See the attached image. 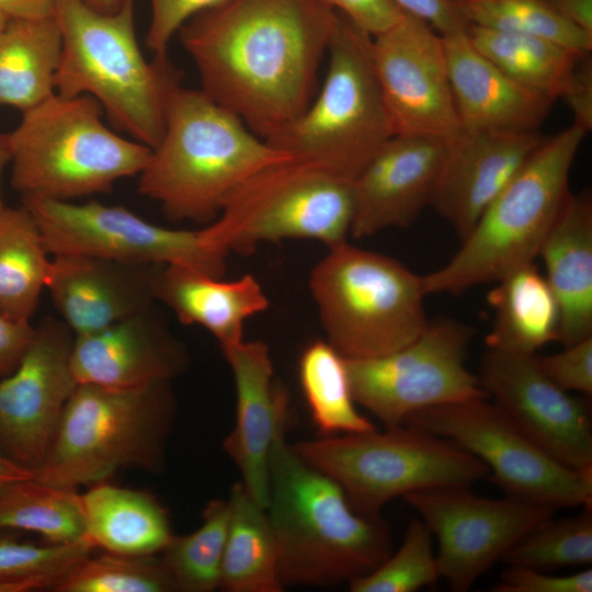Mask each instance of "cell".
<instances>
[{"mask_svg": "<svg viewBox=\"0 0 592 592\" xmlns=\"http://www.w3.org/2000/svg\"><path fill=\"white\" fill-rule=\"evenodd\" d=\"M88 5L100 12H114L124 2V0H83Z\"/></svg>", "mask_w": 592, "mask_h": 592, "instance_id": "obj_52", "label": "cell"}, {"mask_svg": "<svg viewBox=\"0 0 592 592\" xmlns=\"http://www.w3.org/2000/svg\"><path fill=\"white\" fill-rule=\"evenodd\" d=\"M102 114L90 95L58 93L22 112L9 133L11 184L22 197L71 201L139 175L152 149L116 134Z\"/></svg>", "mask_w": 592, "mask_h": 592, "instance_id": "obj_7", "label": "cell"}, {"mask_svg": "<svg viewBox=\"0 0 592 592\" xmlns=\"http://www.w3.org/2000/svg\"><path fill=\"white\" fill-rule=\"evenodd\" d=\"M571 124L540 145L487 206L452 259L422 275L426 295L459 294L496 283L534 262L570 191V173L585 137Z\"/></svg>", "mask_w": 592, "mask_h": 592, "instance_id": "obj_5", "label": "cell"}, {"mask_svg": "<svg viewBox=\"0 0 592 592\" xmlns=\"http://www.w3.org/2000/svg\"><path fill=\"white\" fill-rule=\"evenodd\" d=\"M568 23L592 36V0H548Z\"/></svg>", "mask_w": 592, "mask_h": 592, "instance_id": "obj_49", "label": "cell"}, {"mask_svg": "<svg viewBox=\"0 0 592 592\" xmlns=\"http://www.w3.org/2000/svg\"><path fill=\"white\" fill-rule=\"evenodd\" d=\"M33 470L26 468L0 454V488L20 479L30 478Z\"/></svg>", "mask_w": 592, "mask_h": 592, "instance_id": "obj_50", "label": "cell"}, {"mask_svg": "<svg viewBox=\"0 0 592 592\" xmlns=\"http://www.w3.org/2000/svg\"><path fill=\"white\" fill-rule=\"evenodd\" d=\"M228 523V500L214 499L205 506L198 528L172 535L160 559L175 592H210L219 588Z\"/></svg>", "mask_w": 592, "mask_h": 592, "instance_id": "obj_35", "label": "cell"}, {"mask_svg": "<svg viewBox=\"0 0 592 592\" xmlns=\"http://www.w3.org/2000/svg\"><path fill=\"white\" fill-rule=\"evenodd\" d=\"M38 226L24 206L0 215V314L30 321L46 288L50 265Z\"/></svg>", "mask_w": 592, "mask_h": 592, "instance_id": "obj_32", "label": "cell"}, {"mask_svg": "<svg viewBox=\"0 0 592 592\" xmlns=\"http://www.w3.org/2000/svg\"><path fill=\"white\" fill-rule=\"evenodd\" d=\"M309 288L327 341L345 358L390 353L429 325L422 275L399 261L349 241L328 248Z\"/></svg>", "mask_w": 592, "mask_h": 592, "instance_id": "obj_9", "label": "cell"}, {"mask_svg": "<svg viewBox=\"0 0 592 592\" xmlns=\"http://www.w3.org/2000/svg\"><path fill=\"white\" fill-rule=\"evenodd\" d=\"M375 37L398 22L402 11L394 0H320Z\"/></svg>", "mask_w": 592, "mask_h": 592, "instance_id": "obj_44", "label": "cell"}, {"mask_svg": "<svg viewBox=\"0 0 592 592\" xmlns=\"http://www.w3.org/2000/svg\"><path fill=\"white\" fill-rule=\"evenodd\" d=\"M473 338L470 326L437 318L390 353L345 358L355 402L391 428L428 408L488 398L478 376L466 366Z\"/></svg>", "mask_w": 592, "mask_h": 592, "instance_id": "obj_13", "label": "cell"}, {"mask_svg": "<svg viewBox=\"0 0 592 592\" xmlns=\"http://www.w3.org/2000/svg\"><path fill=\"white\" fill-rule=\"evenodd\" d=\"M228 503L219 588L227 592H282L278 549L265 508L240 481L232 486Z\"/></svg>", "mask_w": 592, "mask_h": 592, "instance_id": "obj_30", "label": "cell"}, {"mask_svg": "<svg viewBox=\"0 0 592 592\" xmlns=\"http://www.w3.org/2000/svg\"><path fill=\"white\" fill-rule=\"evenodd\" d=\"M403 424L448 439L477 457L506 496L555 511L591 508L592 471L576 470L554 458L489 398L428 408Z\"/></svg>", "mask_w": 592, "mask_h": 592, "instance_id": "obj_12", "label": "cell"}, {"mask_svg": "<svg viewBox=\"0 0 592 592\" xmlns=\"http://www.w3.org/2000/svg\"><path fill=\"white\" fill-rule=\"evenodd\" d=\"M174 415L170 383L135 389L78 384L33 477L77 489L122 469L159 474Z\"/></svg>", "mask_w": 592, "mask_h": 592, "instance_id": "obj_6", "label": "cell"}, {"mask_svg": "<svg viewBox=\"0 0 592 592\" xmlns=\"http://www.w3.org/2000/svg\"><path fill=\"white\" fill-rule=\"evenodd\" d=\"M50 255L87 254L141 264H182L223 277L227 255L197 230L151 224L121 206L22 197Z\"/></svg>", "mask_w": 592, "mask_h": 592, "instance_id": "obj_14", "label": "cell"}, {"mask_svg": "<svg viewBox=\"0 0 592 592\" xmlns=\"http://www.w3.org/2000/svg\"><path fill=\"white\" fill-rule=\"evenodd\" d=\"M337 19L320 0H225L177 36L201 90L266 140L314 99Z\"/></svg>", "mask_w": 592, "mask_h": 592, "instance_id": "obj_1", "label": "cell"}, {"mask_svg": "<svg viewBox=\"0 0 592 592\" xmlns=\"http://www.w3.org/2000/svg\"><path fill=\"white\" fill-rule=\"evenodd\" d=\"M478 379L502 412L566 466L592 471V429L582 402L557 386L536 354L487 349Z\"/></svg>", "mask_w": 592, "mask_h": 592, "instance_id": "obj_18", "label": "cell"}, {"mask_svg": "<svg viewBox=\"0 0 592 592\" xmlns=\"http://www.w3.org/2000/svg\"><path fill=\"white\" fill-rule=\"evenodd\" d=\"M56 592H175L160 557L91 555L54 589Z\"/></svg>", "mask_w": 592, "mask_h": 592, "instance_id": "obj_39", "label": "cell"}, {"mask_svg": "<svg viewBox=\"0 0 592 592\" xmlns=\"http://www.w3.org/2000/svg\"><path fill=\"white\" fill-rule=\"evenodd\" d=\"M11 160L10 139L9 134H0V215L5 208L1 192L2 173L8 163Z\"/></svg>", "mask_w": 592, "mask_h": 592, "instance_id": "obj_51", "label": "cell"}, {"mask_svg": "<svg viewBox=\"0 0 592 592\" xmlns=\"http://www.w3.org/2000/svg\"><path fill=\"white\" fill-rule=\"evenodd\" d=\"M59 0H0V13L8 20L54 18Z\"/></svg>", "mask_w": 592, "mask_h": 592, "instance_id": "obj_48", "label": "cell"}, {"mask_svg": "<svg viewBox=\"0 0 592 592\" xmlns=\"http://www.w3.org/2000/svg\"><path fill=\"white\" fill-rule=\"evenodd\" d=\"M465 32L471 45L504 73L551 101L561 98L577 64L585 56L538 36L470 24Z\"/></svg>", "mask_w": 592, "mask_h": 592, "instance_id": "obj_31", "label": "cell"}, {"mask_svg": "<svg viewBox=\"0 0 592 592\" xmlns=\"http://www.w3.org/2000/svg\"><path fill=\"white\" fill-rule=\"evenodd\" d=\"M60 55L54 18L8 20L0 29V106L24 112L56 93Z\"/></svg>", "mask_w": 592, "mask_h": 592, "instance_id": "obj_29", "label": "cell"}, {"mask_svg": "<svg viewBox=\"0 0 592 592\" xmlns=\"http://www.w3.org/2000/svg\"><path fill=\"white\" fill-rule=\"evenodd\" d=\"M0 531L31 532L62 544L86 537L77 489L42 482L33 476L0 488Z\"/></svg>", "mask_w": 592, "mask_h": 592, "instance_id": "obj_33", "label": "cell"}, {"mask_svg": "<svg viewBox=\"0 0 592 592\" xmlns=\"http://www.w3.org/2000/svg\"><path fill=\"white\" fill-rule=\"evenodd\" d=\"M433 535L420 517L412 519L398 550L372 572L349 582L352 592H414L440 579Z\"/></svg>", "mask_w": 592, "mask_h": 592, "instance_id": "obj_40", "label": "cell"}, {"mask_svg": "<svg viewBox=\"0 0 592 592\" xmlns=\"http://www.w3.org/2000/svg\"><path fill=\"white\" fill-rule=\"evenodd\" d=\"M232 372L236 420L223 447L238 467L248 494L266 508L269 463L276 432L288 419V394L273 382V363L262 341H246L221 348Z\"/></svg>", "mask_w": 592, "mask_h": 592, "instance_id": "obj_22", "label": "cell"}, {"mask_svg": "<svg viewBox=\"0 0 592 592\" xmlns=\"http://www.w3.org/2000/svg\"><path fill=\"white\" fill-rule=\"evenodd\" d=\"M73 337L64 321L45 319L18 367L0 378V454L32 470L46 456L77 386Z\"/></svg>", "mask_w": 592, "mask_h": 592, "instance_id": "obj_17", "label": "cell"}, {"mask_svg": "<svg viewBox=\"0 0 592 592\" xmlns=\"http://www.w3.org/2000/svg\"><path fill=\"white\" fill-rule=\"evenodd\" d=\"M54 19L61 36L55 92L92 96L115 129L153 149L181 75L167 55L144 57L134 0L109 13L83 0H59Z\"/></svg>", "mask_w": 592, "mask_h": 592, "instance_id": "obj_4", "label": "cell"}, {"mask_svg": "<svg viewBox=\"0 0 592 592\" xmlns=\"http://www.w3.org/2000/svg\"><path fill=\"white\" fill-rule=\"evenodd\" d=\"M466 24L538 36L581 55L591 53L592 36L562 19L548 0H453Z\"/></svg>", "mask_w": 592, "mask_h": 592, "instance_id": "obj_36", "label": "cell"}, {"mask_svg": "<svg viewBox=\"0 0 592 592\" xmlns=\"http://www.w3.org/2000/svg\"><path fill=\"white\" fill-rule=\"evenodd\" d=\"M437 539L440 578L468 591L525 534L555 510L505 496L480 497L468 486L435 487L402 497Z\"/></svg>", "mask_w": 592, "mask_h": 592, "instance_id": "obj_15", "label": "cell"}, {"mask_svg": "<svg viewBox=\"0 0 592 592\" xmlns=\"http://www.w3.org/2000/svg\"><path fill=\"white\" fill-rule=\"evenodd\" d=\"M536 132H460L446 143L430 205L463 239L543 141Z\"/></svg>", "mask_w": 592, "mask_h": 592, "instance_id": "obj_20", "label": "cell"}, {"mask_svg": "<svg viewBox=\"0 0 592 592\" xmlns=\"http://www.w3.org/2000/svg\"><path fill=\"white\" fill-rule=\"evenodd\" d=\"M36 327L0 314V378L11 374L32 343Z\"/></svg>", "mask_w": 592, "mask_h": 592, "instance_id": "obj_47", "label": "cell"}, {"mask_svg": "<svg viewBox=\"0 0 592 592\" xmlns=\"http://www.w3.org/2000/svg\"><path fill=\"white\" fill-rule=\"evenodd\" d=\"M487 298L494 310L485 340L487 349L536 354L548 343L558 342L559 305L535 262L506 273Z\"/></svg>", "mask_w": 592, "mask_h": 592, "instance_id": "obj_28", "label": "cell"}, {"mask_svg": "<svg viewBox=\"0 0 592 592\" xmlns=\"http://www.w3.org/2000/svg\"><path fill=\"white\" fill-rule=\"evenodd\" d=\"M158 266L55 254L46 288L73 335L84 334L152 308Z\"/></svg>", "mask_w": 592, "mask_h": 592, "instance_id": "obj_23", "label": "cell"}, {"mask_svg": "<svg viewBox=\"0 0 592 592\" xmlns=\"http://www.w3.org/2000/svg\"><path fill=\"white\" fill-rule=\"evenodd\" d=\"M288 159L204 91L180 84L168 100L162 136L138 175V191L172 221L210 224L241 183Z\"/></svg>", "mask_w": 592, "mask_h": 592, "instance_id": "obj_3", "label": "cell"}, {"mask_svg": "<svg viewBox=\"0 0 592 592\" xmlns=\"http://www.w3.org/2000/svg\"><path fill=\"white\" fill-rule=\"evenodd\" d=\"M496 592H591L592 570L587 569L567 576H554L544 570L512 566L501 573Z\"/></svg>", "mask_w": 592, "mask_h": 592, "instance_id": "obj_43", "label": "cell"}, {"mask_svg": "<svg viewBox=\"0 0 592 592\" xmlns=\"http://www.w3.org/2000/svg\"><path fill=\"white\" fill-rule=\"evenodd\" d=\"M353 212L352 182L291 158L241 183L207 229L227 257L284 239H311L331 248L348 241Z\"/></svg>", "mask_w": 592, "mask_h": 592, "instance_id": "obj_11", "label": "cell"}, {"mask_svg": "<svg viewBox=\"0 0 592 592\" xmlns=\"http://www.w3.org/2000/svg\"><path fill=\"white\" fill-rule=\"evenodd\" d=\"M374 69L395 135L451 141L462 132L452 95L442 35L402 13L372 37Z\"/></svg>", "mask_w": 592, "mask_h": 592, "instance_id": "obj_16", "label": "cell"}, {"mask_svg": "<svg viewBox=\"0 0 592 592\" xmlns=\"http://www.w3.org/2000/svg\"><path fill=\"white\" fill-rule=\"evenodd\" d=\"M403 13L426 22L439 34L464 31L466 22L457 12L453 0H394Z\"/></svg>", "mask_w": 592, "mask_h": 592, "instance_id": "obj_46", "label": "cell"}, {"mask_svg": "<svg viewBox=\"0 0 592 592\" xmlns=\"http://www.w3.org/2000/svg\"><path fill=\"white\" fill-rule=\"evenodd\" d=\"M323 82L307 109L265 141L352 182L395 136L372 58V37L345 16L328 47Z\"/></svg>", "mask_w": 592, "mask_h": 592, "instance_id": "obj_8", "label": "cell"}, {"mask_svg": "<svg viewBox=\"0 0 592 592\" xmlns=\"http://www.w3.org/2000/svg\"><path fill=\"white\" fill-rule=\"evenodd\" d=\"M179 341L150 309L73 337L70 369L78 384L135 389L170 383L187 366Z\"/></svg>", "mask_w": 592, "mask_h": 592, "instance_id": "obj_21", "label": "cell"}, {"mask_svg": "<svg viewBox=\"0 0 592 592\" xmlns=\"http://www.w3.org/2000/svg\"><path fill=\"white\" fill-rule=\"evenodd\" d=\"M465 30L442 35L460 129L536 132L554 101L499 69L471 45Z\"/></svg>", "mask_w": 592, "mask_h": 592, "instance_id": "obj_24", "label": "cell"}, {"mask_svg": "<svg viewBox=\"0 0 592 592\" xmlns=\"http://www.w3.org/2000/svg\"><path fill=\"white\" fill-rule=\"evenodd\" d=\"M225 0H149L150 20L146 44L155 56H166L179 30L196 14Z\"/></svg>", "mask_w": 592, "mask_h": 592, "instance_id": "obj_42", "label": "cell"}, {"mask_svg": "<svg viewBox=\"0 0 592 592\" xmlns=\"http://www.w3.org/2000/svg\"><path fill=\"white\" fill-rule=\"evenodd\" d=\"M7 21L8 19L0 13V29L4 25Z\"/></svg>", "mask_w": 592, "mask_h": 592, "instance_id": "obj_53", "label": "cell"}, {"mask_svg": "<svg viewBox=\"0 0 592 592\" xmlns=\"http://www.w3.org/2000/svg\"><path fill=\"white\" fill-rule=\"evenodd\" d=\"M572 112V125L584 133L592 129V60L590 54L577 64L561 95Z\"/></svg>", "mask_w": 592, "mask_h": 592, "instance_id": "obj_45", "label": "cell"}, {"mask_svg": "<svg viewBox=\"0 0 592 592\" xmlns=\"http://www.w3.org/2000/svg\"><path fill=\"white\" fill-rule=\"evenodd\" d=\"M155 297L169 307L181 323L208 330L220 348L243 340L244 322L270 305L252 274L224 281L182 264L158 266Z\"/></svg>", "mask_w": 592, "mask_h": 592, "instance_id": "obj_25", "label": "cell"}, {"mask_svg": "<svg viewBox=\"0 0 592 592\" xmlns=\"http://www.w3.org/2000/svg\"><path fill=\"white\" fill-rule=\"evenodd\" d=\"M284 420L269 463L266 513L284 588H326L365 576L391 553L389 526L353 509L341 486L304 462L286 442Z\"/></svg>", "mask_w": 592, "mask_h": 592, "instance_id": "obj_2", "label": "cell"}, {"mask_svg": "<svg viewBox=\"0 0 592 592\" xmlns=\"http://www.w3.org/2000/svg\"><path fill=\"white\" fill-rule=\"evenodd\" d=\"M506 565L546 571L592 562L591 508L573 516L546 519L502 557Z\"/></svg>", "mask_w": 592, "mask_h": 592, "instance_id": "obj_38", "label": "cell"}, {"mask_svg": "<svg viewBox=\"0 0 592 592\" xmlns=\"http://www.w3.org/2000/svg\"><path fill=\"white\" fill-rule=\"evenodd\" d=\"M291 446L337 481L353 509L364 515H379L389 501L417 490L470 487L489 475L481 460L453 441L406 424Z\"/></svg>", "mask_w": 592, "mask_h": 592, "instance_id": "obj_10", "label": "cell"}, {"mask_svg": "<svg viewBox=\"0 0 592 592\" xmlns=\"http://www.w3.org/2000/svg\"><path fill=\"white\" fill-rule=\"evenodd\" d=\"M446 143L423 135L392 136L352 181L350 236L368 238L411 226L430 205Z\"/></svg>", "mask_w": 592, "mask_h": 592, "instance_id": "obj_19", "label": "cell"}, {"mask_svg": "<svg viewBox=\"0 0 592 592\" xmlns=\"http://www.w3.org/2000/svg\"><path fill=\"white\" fill-rule=\"evenodd\" d=\"M80 500L86 537L104 553L155 556L173 535L167 510L149 492L102 481Z\"/></svg>", "mask_w": 592, "mask_h": 592, "instance_id": "obj_27", "label": "cell"}, {"mask_svg": "<svg viewBox=\"0 0 592 592\" xmlns=\"http://www.w3.org/2000/svg\"><path fill=\"white\" fill-rule=\"evenodd\" d=\"M560 309L558 342L592 337V197L571 194L538 253Z\"/></svg>", "mask_w": 592, "mask_h": 592, "instance_id": "obj_26", "label": "cell"}, {"mask_svg": "<svg viewBox=\"0 0 592 592\" xmlns=\"http://www.w3.org/2000/svg\"><path fill=\"white\" fill-rule=\"evenodd\" d=\"M542 371L566 391L592 394V337L563 345V350L546 355H536Z\"/></svg>", "mask_w": 592, "mask_h": 592, "instance_id": "obj_41", "label": "cell"}, {"mask_svg": "<svg viewBox=\"0 0 592 592\" xmlns=\"http://www.w3.org/2000/svg\"><path fill=\"white\" fill-rule=\"evenodd\" d=\"M0 531V592L53 590L94 546L87 538L71 543L36 544Z\"/></svg>", "mask_w": 592, "mask_h": 592, "instance_id": "obj_37", "label": "cell"}, {"mask_svg": "<svg viewBox=\"0 0 592 592\" xmlns=\"http://www.w3.org/2000/svg\"><path fill=\"white\" fill-rule=\"evenodd\" d=\"M298 378L311 419L323 436L376 429L356 410L345 357L328 341H312L303 350Z\"/></svg>", "mask_w": 592, "mask_h": 592, "instance_id": "obj_34", "label": "cell"}]
</instances>
